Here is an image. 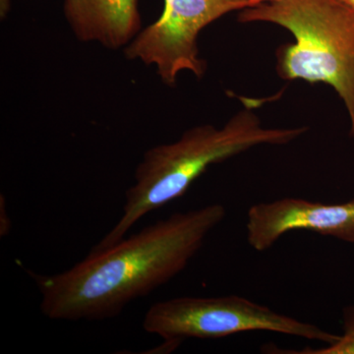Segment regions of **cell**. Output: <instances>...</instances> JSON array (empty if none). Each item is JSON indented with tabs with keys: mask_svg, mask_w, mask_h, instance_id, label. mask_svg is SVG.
Listing matches in <instances>:
<instances>
[{
	"mask_svg": "<svg viewBox=\"0 0 354 354\" xmlns=\"http://www.w3.org/2000/svg\"><path fill=\"white\" fill-rule=\"evenodd\" d=\"M221 204L158 221L67 271L32 274L44 315L57 321H101L120 315L187 267L209 232L225 220Z\"/></svg>",
	"mask_w": 354,
	"mask_h": 354,
	"instance_id": "cell-1",
	"label": "cell"
},
{
	"mask_svg": "<svg viewBox=\"0 0 354 354\" xmlns=\"http://www.w3.org/2000/svg\"><path fill=\"white\" fill-rule=\"evenodd\" d=\"M307 128H264L259 118L244 109L225 127L202 125L183 133L178 141L153 147L144 153L135 171V183L127 191L122 215L93 252L106 250L124 239L151 212L183 196L209 165L223 162L262 145H286Z\"/></svg>",
	"mask_w": 354,
	"mask_h": 354,
	"instance_id": "cell-2",
	"label": "cell"
},
{
	"mask_svg": "<svg viewBox=\"0 0 354 354\" xmlns=\"http://www.w3.org/2000/svg\"><path fill=\"white\" fill-rule=\"evenodd\" d=\"M239 21L274 23L295 36V44L277 53L279 75L334 88L348 111L354 138L353 7L342 0H281L243 9Z\"/></svg>",
	"mask_w": 354,
	"mask_h": 354,
	"instance_id": "cell-3",
	"label": "cell"
},
{
	"mask_svg": "<svg viewBox=\"0 0 354 354\" xmlns=\"http://www.w3.org/2000/svg\"><path fill=\"white\" fill-rule=\"evenodd\" d=\"M143 329L171 344L185 339H220L255 330L293 335L327 346L339 337L239 295L177 297L157 302L147 311Z\"/></svg>",
	"mask_w": 354,
	"mask_h": 354,
	"instance_id": "cell-4",
	"label": "cell"
},
{
	"mask_svg": "<svg viewBox=\"0 0 354 354\" xmlns=\"http://www.w3.org/2000/svg\"><path fill=\"white\" fill-rule=\"evenodd\" d=\"M247 7L248 0H165L162 16L135 37L125 55L155 64L167 85H174L183 70L202 78L207 64L198 55V35L221 16Z\"/></svg>",
	"mask_w": 354,
	"mask_h": 354,
	"instance_id": "cell-5",
	"label": "cell"
},
{
	"mask_svg": "<svg viewBox=\"0 0 354 354\" xmlns=\"http://www.w3.org/2000/svg\"><path fill=\"white\" fill-rule=\"evenodd\" d=\"M300 230L353 243L354 199L323 204L285 198L253 205L247 213V241L258 252L271 248L288 232Z\"/></svg>",
	"mask_w": 354,
	"mask_h": 354,
	"instance_id": "cell-6",
	"label": "cell"
},
{
	"mask_svg": "<svg viewBox=\"0 0 354 354\" xmlns=\"http://www.w3.org/2000/svg\"><path fill=\"white\" fill-rule=\"evenodd\" d=\"M64 13L77 38L118 50L138 34L137 0H65Z\"/></svg>",
	"mask_w": 354,
	"mask_h": 354,
	"instance_id": "cell-7",
	"label": "cell"
},
{
	"mask_svg": "<svg viewBox=\"0 0 354 354\" xmlns=\"http://www.w3.org/2000/svg\"><path fill=\"white\" fill-rule=\"evenodd\" d=\"M342 332L339 339L320 348H304L300 351H279L295 354H354V305L346 307L342 319Z\"/></svg>",
	"mask_w": 354,
	"mask_h": 354,
	"instance_id": "cell-8",
	"label": "cell"
},
{
	"mask_svg": "<svg viewBox=\"0 0 354 354\" xmlns=\"http://www.w3.org/2000/svg\"><path fill=\"white\" fill-rule=\"evenodd\" d=\"M10 230L11 221L7 214L6 198L1 195V199H0V235L6 236L10 232Z\"/></svg>",
	"mask_w": 354,
	"mask_h": 354,
	"instance_id": "cell-9",
	"label": "cell"
},
{
	"mask_svg": "<svg viewBox=\"0 0 354 354\" xmlns=\"http://www.w3.org/2000/svg\"><path fill=\"white\" fill-rule=\"evenodd\" d=\"M9 7H10V0H0V14L2 18L8 12Z\"/></svg>",
	"mask_w": 354,
	"mask_h": 354,
	"instance_id": "cell-10",
	"label": "cell"
},
{
	"mask_svg": "<svg viewBox=\"0 0 354 354\" xmlns=\"http://www.w3.org/2000/svg\"><path fill=\"white\" fill-rule=\"evenodd\" d=\"M281 0H248V7L260 6L262 3H271V2H278ZM247 7V8H248Z\"/></svg>",
	"mask_w": 354,
	"mask_h": 354,
	"instance_id": "cell-11",
	"label": "cell"
},
{
	"mask_svg": "<svg viewBox=\"0 0 354 354\" xmlns=\"http://www.w3.org/2000/svg\"><path fill=\"white\" fill-rule=\"evenodd\" d=\"M342 1L346 4V6L353 7L354 8V0H342Z\"/></svg>",
	"mask_w": 354,
	"mask_h": 354,
	"instance_id": "cell-12",
	"label": "cell"
}]
</instances>
